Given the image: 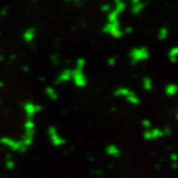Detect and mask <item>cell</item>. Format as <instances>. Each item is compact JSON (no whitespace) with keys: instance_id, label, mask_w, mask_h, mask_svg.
Segmentation results:
<instances>
[{"instance_id":"cell-5","label":"cell","mask_w":178,"mask_h":178,"mask_svg":"<svg viewBox=\"0 0 178 178\" xmlns=\"http://www.w3.org/2000/svg\"><path fill=\"white\" fill-rule=\"evenodd\" d=\"M170 160L172 161V163H177L178 162V154L177 153H172L170 155Z\"/></svg>"},{"instance_id":"cell-8","label":"cell","mask_w":178,"mask_h":178,"mask_svg":"<svg viewBox=\"0 0 178 178\" xmlns=\"http://www.w3.org/2000/svg\"><path fill=\"white\" fill-rule=\"evenodd\" d=\"M176 119L178 120V109H177V111H176Z\"/></svg>"},{"instance_id":"cell-6","label":"cell","mask_w":178,"mask_h":178,"mask_svg":"<svg viewBox=\"0 0 178 178\" xmlns=\"http://www.w3.org/2000/svg\"><path fill=\"white\" fill-rule=\"evenodd\" d=\"M143 127H145V129H149L151 127V122H149V120H145V121L143 122Z\"/></svg>"},{"instance_id":"cell-4","label":"cell","mask_w":178,"mask_h":178,"mask_svg":"<svg viewBox=\"0 0 178 178\" xmlns=\"http://www.w3.org/2000/svg\"><path fill=\"white\" fill-rule=\"evenodd\" d=\"M143 88L145 90H151L153 88V81L149 78L143 79Z\"/></svg>"},{"instance_id":"cell-7","label":"cell","mask_w":178,"mask_h":178,"mask_svg":"<svg viewBox=\"0 0 178 178\" xmlns=\"http://www.w3.org/2000/svg\"><path fill=\"white\" fill-rule=\"evenodd\" d=\"M163 133H164V136H167V135H170L171 131L169 128H165V129H163Z\"/></svg>"},{"instance_id":"cell-2","label":"cell","mask_w":178,"mask_h":178,"mask_svg":"<svg viewBox=\"0 0 178 178\" xmlns=\"http://www.w3.org/2000/svg\"><path fill=\"white\" fill-rule=\"evenodd\" d=\"M119 93L121 94V95H124L127 97V99L130 101L131 103H133V104H138L139 102H140V100H139V98L137 97L136 95H135L134 93H132L131 91H129L128 89H120L119 90Z\"/></svg>"},{"instance_id":"cell-3","label":"cell","mask_w":178,"mask_h":178,"mask_svg":"<svg viewBox=\"0 0 178 178\" xmlns=\"http://www.w3.org/2000/svg\"><path fill=\"white\" fill-rule=\"evenodd\" d=\"M164 92H165L166 96H168V97H173V96L178 94V86L176 84H173V83L168 84V85H166V87L164 88Z\"/></svg>"},{"instance_id":"cell-1","label":"cell","mask_w":178,"mask_h":178,"mask_svg":"<svg viewBox=\"0 0 178 178\" xmlns=\"http://www.w3.org/2000/svg\"><path fill=\"white\" fill-rule=\"evenodd\" d=\"M164 136L163 130L158 128H154L151 129V130H147L145 133V139L149 141H153V140H157L159 138H162Z\"/></svg>"}]
</instances>
